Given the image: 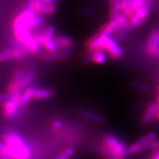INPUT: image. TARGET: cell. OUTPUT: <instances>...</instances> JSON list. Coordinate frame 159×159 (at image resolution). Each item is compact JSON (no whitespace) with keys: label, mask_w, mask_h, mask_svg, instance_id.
<instances>
[{"label":"cell","mask_w":159,"mask_h":159,"mask_svg":"<svg viewBox=\"0 0 159 159\" xmlns=\"http://www.w3.org/2000/svg\"><path fill=\"white\" fill-rule=\"evenodd\" d=\"M3 142L6 146V152L11 159H31V149L19 133L7 131L3 136Z\"/></svg>","instance_id":"6da1fadb"},{"label":"cell","mask_w":159,"mask_h":159,"mask_svg":"<svg viewBox=\"0 0 159 159\" xmlns=\"http://www.w3.org/2000/svg\"><path fill=\"white\" fill-rule=\"evenodd\" d=\"M128 145L121 141L118 137L112 134H106L103 136L100 144V152L107 159L121 158Z\"/></svg>","instance_id":"7a4b0ae2"},{"label":"cell","mask_w":159,"mask_h":159,"mask_svg":"<svg viewBox=\"0 0 159 159\" xmlns=\"http://www.w3.org/2000/svg\"><path fill=\"white\" fill-rule=\"evenodd\" d=\"M99 35V47L100 51L106 52L111 58L118 60L124 55V50L114 38L103 36Z\"/></svg>","instance_id":"3957f363"},{"label":"cell","mask_w":159,"mask_h":159,"mask_svg":"<svg viewBox=\"0 0 159 159\" xmlns=\"http://www.w3.org/2000/svg\"><path fill=\"white\" fill-rule=\"evenodd\" d=\"M27 7L33 10L38 15L46 16L55 13L57 10V5H43V4L34 3L28 1Z\"/></svg>","instance_id":"277c9868"},{"label":"cell","mask_w":159,"mask_h":159,"mask_svg":"<svg viewBox=\"0 0 159 159\" xmlns=\"http://www.w3.org/2000/svg\"><path fill=\"white\" fill-rule=\"evenodd\" d=\"M148 55L154 57H159V31L155 30L149 37L146 47Z\"/></svg>","instance_id":"5b68a950"},{"label":"cell","mask_w":159,"mask_h":159,"mask_svg":"<svg viewBox=\"0 0 159 159\" xmlns=\"http://www.w3.org/2000/svg\"><path fill=\"white\" fill-rule=\"evenodd\" d=\"M20 105L15 99L2 102V114L5 119H13L17 116Z\"/></svg>","instance_id":"8992f818"},{"label":"cell","mask_w":159,"mask_h":159,"mask_svg":"<svg viewBox=\"0 0 159 159\" xmlns=\"http://www.w3.org/2000/svg\"><path fill=\"white\" fill-rule=\"evenodd\" d=\"M78 114L83 118L91 122H94L97 123H105L106 122V119L103 115L98 114V113L93 112V111L89 110H85V109H81L79 111Z\"/></svg>","instance_id":"52a82bcc"},{"label":"cell","mask_w":159,"mask_h":159,"mask_svg":"<svg viewBox=\"0 0 159 159\" xmlns=\"http://www.w3.org/2000/svg\"><path fill=\"white\" fill-rule=\"evenodd\" d=\"M53 41H54L57 49L70 48L74 43V41L70 37L65 35H55L53 37Z\"/></svg>","instance_id":"ba28073f"},{"label":"cell","mask_w":159,"mask_h":159,"mask_svg":"<svg viewBox=\"0 0 159 159\" xmlns=\"http://www.w3.org/2000/svg\"><path fill=\"white\" fill-rule=\"evenodd\" d=\"M25 75V70L21 68H18L16 70L14 75H13V78L10 82L8 86H7V92L8 93H14L18 89V84L20 80L22 78L24 75Z\"/></svg>","instance_id":"9c48e42d"},{"label":"cell","mask_w":159,"mask_h":159,"mask_svg":"<svg viewBox=\"0 0 159 159\" xmlns=\"http://www.w3.org/2000/svg\"><path fill=\"white\" fill-rule=\"evenodd\" d=\"M120 29V27L118 25L116 21L111 20L108 23L105 24L104 25L101 27L99 33L103 36H111V35L115 32H118Z\"/></svg>","instance_id":"30bf717a"},{"label":"cell","mask_w":159,"mask_h":159,"mask_svg":"<svg viewBox=\"0 0 159 159\" xmlns=\"http://www.w3.org/2000/svg\"><path fill=\"white\" fill-rule=\"evenodd\" d=\"M53 95V91L50 89H35L34 88L32 99L36 100H44L49 99Z\"/></svg>","instance_id":"8fae6325"},{"label":"cell","mask_w":159,"mask_h":159,"mask_svg":"<svg viewBox=\"0 0 159 159\" xmlns=\"http://www.w3.org/2000/svg\"><path fill=\"white\" fill-rule=\"evenodd\" d=\"M36 73L33 71H30V72L25 74L19 82V84H18V89L25 90L26 87L28 86V85L34 80V79L36 77Z\"/></svg>","instance_id":"7c38bea8"},{"label":"cell","mask_w":159,"mask_h":159,"mask_svg":"<svg viewBox=\"0 0 159 159\" xmlns=\"http://www.w3.org/2000/svg\"><path fill=\"white\" fill-rule=\"evenodd\" d=\"M89 59L96 64H103L106 62L107 55L103 51L89 52Z\"/></svg>","instance_id":"4fadbf2b"},{"label":"cell","mask_w":159,"mask_h":159,"mask_svg":"<svg viewBox=\"0 0 159 159\" xmlns=\"http://www.w3.org/2000/svg\"><path fill=\"white\" fill-rule=\"evenodd\" d=\"M158 104L156 103H151L145 111L144 115L142 117V121L144 123L150 122L152 119H154L155 114H156V111H158Z\"/></svg>","instance_id":"5bb4252c"},{"label":"cell","mask_w":159,"mask_h":159,"mask_svg":"<svg viewBox=\"0 0 159 159\" xmlns=\"http://www.w3.org/2000/svg\"><path fill=\"white\" fill-rule=\"evenodd\" d=\"M23 45L25 46L26 49L28 51L30 54H37L40 52V49H41V47L35 41L34 38H33V35L27 41H25L23 43Z\"/></svg>","instance_id":"9a60e30c"},{"label":"cell","mask_w":159,"mask_h":159,"mask_svg":"<svg viewBox=\"0 0 159 159\" xmlns=\"http://www.w3.org/2000/svg\"><path fill=\"white\" fill-rule=\"evenodd\" d=\"M141 152H143L142 145L139 144L137 142H136L134 143V144L130 145V146L127 147L124 152H122L121 158H126V157H128L129 156H130V155L136 154Z\"/></svg>","instance_id":"2e32d148"},{"label":"cell","mask_w":159,"mask_h":159,"mask_svg":"<svg viewBox=\"0 0 159 159\" xmlns=\"http://www.w3.org/2000/svg\"><path fill=\"white\" fill-rule=\"evenodd\" d=\"M121 12L122 11H121L120 9V2H119V0H116L114 2L111 3V20L116 21Z\"/></svg>","instance_id":"e0dca14e"},{"label":"cell","mask_w":159,"mask_h":159,"mask_svg":"<svg viewBox=\"0 0 159 159\" xmlns=\"http://www.w3.org/2000/svg\"><path fill=\"white\" fill-rule=\"evenodd\" d=\"M42 47L48 53H55L57 51L56 45H55L54 41H53V38L46 39Z\"/></svg>","instance_id":"ac0fdd59"},{"label":"cell","mask_w":159,"mask_h":159,"mask_svg":"<svg viewBox=\"0 0 159 159\" xmlns=\"http://www.w3.org/2000/svg\"><path fill=\"white\" fill-rule=\"evenodd\" d=\"M75 153V149L72 147L66 148L60 154L55 156L54 159H69L74 156Z\"/></svg>","instance_id":"d6986e66"},{"label":"cell","mask_w":159,"mask_h":159,"mask_svg":"<svg viewBox=\"0 0 159 159\" xmlns=\"http://www.w3.org/2000/svg\"><path fill=\"white\" fill-rule=\"evenodd\" d=\"M157 137H158V135H157L156 133H150V134L145 135V136H142V138L139 139L136 142L141 145H144L148 144V143L156 141Z\"/></svg>","instance_id":"ffe728a7"},{"label":"cell","mask_w":159,"mask_h":159,"mask_svg":"<svg viewBox=\"0 0 159 159\" xmlns=\"http://www.w3.org/2000/svg\"><path fill=\"white\" fill-rule=\"evenodd\" d=\"M128 23L130 25L131 28H136V27H139V26L142 25L144 21L142 19H140L135 13H132V14L128 15Z\"/></svg>","instance_id":"44dd1931"},{"label":"cell","mask_w":159,"mask_h":159,"mask_svg":"<svg viewBox=\"0 0 159 159\" xmlns=\"http://www.w3.org/2000/svg\"><path fill=\"white\" fill-rule=\"evenodd\" d=\"M13 50L12 49H4L0 52V62L13 60Z\"/></svg>","instance_id":"7402d4cb"},{"label":"cell","mask_w":159,"mask_h":159,"mask_svg":"<svg viewBox=\"0 0 159 159\" xmlns=\"http://www.w3.org/2000/svg\"><path fill=\"white\" fill-rule=\"evenodd\" d=\"M144 2L145 0H133L132 5H131V7H130V9H129V11L127 16L134 13L135 11H136L137 9H139V7H142V6L144 5Z\"/></svg>","instance_id":"603a6c76"},{"label":"cell","mask_w":159,"mask_h":159,"mask_svg":"<svg viewBox=\"0 0 159 159\" xmlns=\"http://www.w3.org/2000/svg\"><path fill=\"white\" fill-rule=\"evenodd\" d=\"M20 96V95H17L15 93H1L0 94V102H6V101L9 100H13V99H16L17 97Z\"/></svg>","instance_id":"cb8c5ba5"},{"label":"cell","mask_w":159,"mask_h":159,"mask_svg":"<svg viewBox=\"0 0 159 159\" xmlns=\"http://www.w3.org/2000/svg\"><path fill=\"white\" fill-rule=\"evenodd\" d=\"M41 35H43V37L45 39L53 38L55 35V28L54 27L49 26V27H47V28L41 33Z\"/></svg>","instance_id":"d4e9b609"},{"label":"cell","mask_w":159,"mask_h":159,"mask_svg":"<svg viewBox=\"0 0 159 159\" xmlns=\"http://www.w3.org/2000/svg\"><path fill=\"white\" fill-rule=\"evenodd\" d=\"M30 2L34 3L43 4V5H57L59 0H29Z\"/></svg>","instance_id":"484cf974"},{"label":"cell","mask_w":159,"mask_h":159,"mask_svg":"<svg viewBox=\"0 0 159 159\" xmlns=\"http://www.w3.org/2000/svg\"><path fill=\"white\" fill-rule=\"evenodd\" d=\"M134 87L135 89H138V90L143 91V92H147V91H149V87L147 85L144 84V83H134Z\"/></svg>","instance_id":"4316f807"},{"label":"cell","mask_w":159,"mask_h":159,"mask_svg":"<svg viewBox=\"0 0 159 159\" xmlns=\"http://www.w3.org/2000/svg\"><path fill=\"white\" fill-rule=\"evenodd\" d=\"M33 38H34L35 41H36L38 44H39L41 47H42L43 43H44L45 39L43 37V35H41V33H40V34L33 35Z\"/></svg>","instance_id":"83f0119b"},{"label":"cell","mask_w":159,"mask_h":159,"mask_svg":"<svg viewBox=\"0 0 159 159\" xmlns=\"http://www.w3.org/2000/svg\"><path fill=\"white\" fill-rule=\"evenodd\" d=\"M52 128L56 130H61L63 128V122L60 119H55L52 122Z\"/></svg>","instance_id":"f1b7e54d"},{"label":"cell","mask_w":159,"mask_h":159,"mask_svg":"<svg viewBox=\"0 0 159 159\" xmlns=\"http://www.w3.org/2000/svg\"><path fill=\"white\" fill-rule=\"evenodd\" d=\"M0 152H6V146L4 144L3 142L0 141Z\"/></svg>","instance_id":"f546056e"},{"label":"cell","mask_w":159,"mask_h":159,"mask_svg":"<svg viewBox=\"0 0 159 159\" xmlns=\"http://www.w3.org/2000/svg\"><path fill=\"white\" fill-rule=\"evenodd\" d=\"M0 159H11L10 158L7 152H0Z\"/></svg>","instance_id":"4dcf8cb0"},{"label":"cell","mask_w":159,"mask_h":159,"mask_svg":"<svg viewBox=\"0 0 159 159\" xmlns=\"http://www.w3.org/2000/svg\"><path fill=\"white\" fill-rule=\"evenodd\" d=\"M154 119H156L157 121H158V122H159V109H158V111H156V114H155Z\"/></svg>","instance_id":"1f68e13d"},{"label":"cell","mask_w":159,"mask_h":159,"mask_svg":"<svg viewBox=\"0 0 159 159\" xmlns=\"http://www.w3.org/2000/svg\"><path fill=\"white\" fill-rule=\"evenodd\" d=\"M155 144H156V148L155 149H157V150H159V140H156V142H155Z\"/></svg>","instance_id":"d6a6232c"},{"label":"cell","mask_w":159,"mask_h":159,"mask_svg":"<svg viewBox=\"0 0 159 159\" xmlns=\"http://www.w3.org/2000/svg\"><path fill=\"white\" fill-rule=\"evenodd\" d=\"M156 159H159V150L156 154Z\"/></svg>","instance_id":"836d02e7"},{"label":"cell","mask_w":159,"mask_h":159,"mask_svg":"<svg viewBox=\"0 0 159 159\" xmlns=\"http://www.w3.org/2000/svg\"><path fill=\"white\" fill-rule=\"evenodd\" d=\"M109 1L111 2V3H112V2H114L115 1H116V0H109Z\"/></svg>","instance_id":"e575fe53"},{"label":"cell","mask_w":159,"mask_h":159,"mask_svg":"<svg viewBox=\"0 0 159 159\" xmlns=\"http://www.w3.org/2000/svg\"><path fill=\"white\" fill-rule=\"evenodd\" d=\"M158 105H159V95H158Z\"/></svg>","instance_id":"d590c367"},{"label":"cell","mask_w":159,"mask_h":159,"mask_svg":"<svg viewBox=\"0 0 159 159\" xmlns=\"http://www.w3.org/2000/svg\"><path fill=\"white\" fill-rule=\"evenodd\" d=\"M116 159H124V158H116Z\"/></svg>","instance_id":"8d00e7d4"},{"label":"cell","mask_w":159,"mask_h":159,"mask_svg":"<svg viewBox=\"0 0 159 159\" xmlns=\"http://www.w3.org/2000/svg\"><path fill=\"white\" fill-rule=\"evenodd\" d=\"M158 109H159V105L158 104Z\"/></svg>","instance_id":"74e56055"},{"label":"cell","mask_w":159,"mask_h":159,"mask_svg":"<svg viewBox=\"0 0 159 159\" xmlns=\"http://www.w3.org/2000/svg\"><path fill=\"white\" fill-rule=\"evenodd\" d=\"M158 91H159V88H158Z\"/></svg>","instance_id":"f35d334b"}]
</instances>
